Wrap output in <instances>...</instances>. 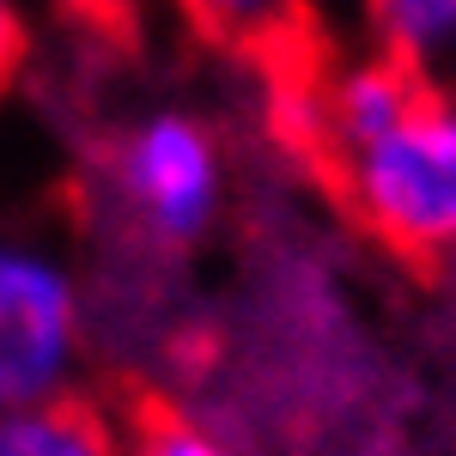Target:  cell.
Segmentation results:
<instances>
[{
  "label": "cell",
  "mask_w": 456,
  "mask_h": 456,
  "mask_svg": "<svg viewBox=\"0 0 456 456\" xmlns=\"http://www.w3.org/2000/svg\"><path fill=\"white\" fill-rule=\"evenodd\" d=\"M353 219L395 256L456 262V98L420 92L395 128L335 159Z\"/></svg>",
  "instance_id": "obj_1"
},
{
  "label": "cell",
  "mask_w": 456,
  "mask_h": 456,
  "mask_svg": "<svg viewBox=\"0 0 456 456\" xmlns=\"http://www.w3.org/2000/svg\"><path fill=\"white\" fill-rule=\"evenodd\" d=\"M92 359V298L68 249L0 225V414L79 395Z\"/></svg>",
  "instance_id": "obj_2"
},
{
  "label": "cell",
  "mask_w": 456,
  "mask_h": 456,
  "mask_svg": "<svg viewBox=\"0 0 456 456\" xmlns=\"http://www.w3.org/2000/svg\"><path fill=\"white\" fill-rule=\"evenodd\" d=\"M110 189L146 244L189 249L225 213V146L189 110H146L110 146Z\"/></svg>",
  "instance_id": "obj_3"
},
{
  "label": "cell",
  "mask_w": 456,
  "mask_h": 456,
  "mask_svg": "<svg viewBox=\"0 0 456 456\" xmlns=\"http://www.w3.org/2000/svg\"><path fill=\"white\" fill-rule=\"evenodd\" d=\"M420 92H426L420 79L402 73L395 61H384V55L347 61L329 79V92H322V141H329V152L341 159L353 146L378 141L384 128H395L408 110L420 104Z\"/></svg>",
  "instance_id": "obj_4"
},
{
  "label": "cell",
  "mask_w": 456,
  "mask_h": 456,
  "mask_svg": "<svg viewBox=\"0 0 456 456\" xmlns=\"http://www.w3.org/2000/svg\"><path fill=\"white\" fill-rule=\"evenodd\" d=\"M0 456H128V432H116V420L98 402L61 395L37 408H6Z\"/></svg>",
  "instance_id": "obj_5"
},
{
  "label": "cell",
  "mask_w": 456,
  "mask_h": 456,
  "mask_svg": "<svg viewBox=\"0 0 456 456\" xmlns=\"http://www.w3.org/2000/svg\"><path fill=\"white\" fill-rule=\"evenodd\" d=\"M371 31H378V55L414 73H444L456 61V0H384L371 6Z\"/></svg>",
  "instance_id": "obj_6"
},
{
  "label": "cell",
  "mask_w": 456,
  "mask_h": 456,
  "mask_svg": "<svg viewBox=\"0 0 456 456\" xmlns=\"http://www.w3.org/2000/svg\"><path fill=\"white\" fill-rule=\"evenodd\" d=\"M128 456H238V451L189 414H146L128 432Z\"/></svg>",
  "instance_id": "obj_7"
},
{
  "label": "cell",
  "mask_w": 456,
  "mask_h": 456,
  "mask_svg": "<svg viewBox=\"0 0 456 456\" xmlns=\"http://www.w3.org/2000/svg\"><path fill=\"white\" fill-rule=\"evenodd\" d=\"M19 61H25V19H19V6L0 0V86L19 73Z\"/></svg>",
  "instance_id": "obj_8"
}]
</instances>
